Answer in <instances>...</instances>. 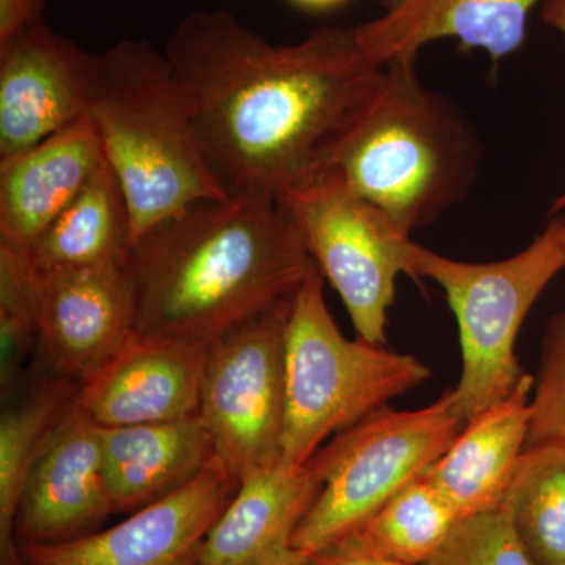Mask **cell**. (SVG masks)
Wrapping results in <instances>:
<instances>
[{
	"mask_svg": "<svg viewBox=\"0 0 565 565\" xmlns=\"http://www.w3.org/2000/svg\"><path fill=\"white\" fill-rule=\"evenodd\" d=\"M228 195L286 192L332 169L341 141L384 84L353 28L274 44L226 10H196L163 50Z\"/></svg>",
	"mask_w": 565,
	"mask_h": 565,
	"instance_id": "obj_1",
	"label": "cell"
},
{
	"mask_svg": "<svg viewBox=\"0 0 565 565\" xmlns=\"http://www.w3.org/2000/svg\"><path fill=\"white\" fill-rule=\"evenodd\" d=\"M315 264L280 200L244 193L193 203L132 245L134 332L210 345L291 300Z\"/></svg>",
	"mask_w": 565,
	"mask_h": 565,
	"instance_id": "obj_2",
	"label": "cell"
},
{
	"mask_svg": "<svg viewBox=\"0 0 565 565\" xmlns=\"http://www.w3.org/2000/svg\"><path fill=\"white\" fill-rule=\"evenodd\" d=\"M88 117L125 193L134 243L193 203L228 199L172 66L150 41L121 40L102 54Z\"/></svg>",
	"mask_w": 565,
	"mask_h": 565,
	"instance_id": "obj_3",
	"label": "cell"
},
{
	"mask_svg": "<svg viewBox=\"0 0 565 565\" xmlns=\"http://www.w3.org/2000/svg\"><path fill=\"white\" fill-rule=\"evenodd\" d=\"M415 62L385 65L381 90L332 163L353 191L407 236L467 195L482 152L463 115L419 82Z\"/></svg>",
	"mask_w": 565,
	"mask_h": 565,
	"instance_id": "obj_4",
	"label": "cell"
},
{
	"mask_svg": "<svg viewBox=\"0 0 565 565\" xmlns=\"http://www.w3.org/2000/svg\"><path fill=\"white\" fill-rule=\"evenodd\" d=\"M323 275L313 266L294 296L286 327V408L281 459L305 463L330 437L388 407L430 377L414 355L356 338L334 322Z\"/></svg>",
	"mask_w": 565,
	"mask_h": 565,
	"instance_id": "obj_5",
	"label": "cell"
},
{
	"mask_svg": "<svg viewBox=\"0 0 565 565\" xmlns=\"http://www.w3.org/2000/svg\"><path fill=\"white\" fill-rule=\"evenodd\" d=\"M416 267L419 277L444 288L456 316L462 351L456 411L467 424L525 377L515 355L516 337L546 286L565 269L563 218L501 262H456L418 245Z\"/></svg>",
	"mask_w": 565,
	"mask_h": 565,
	"instance_id": "obj_6",
	"label": "cell"
},
{
	"mask_svg": "<svg viewBox=\"0 0 565 565\" xmlns=\"http://www.w3.org/2000/svg\"><path fill=\"white\" fill-rule=\"evenodd\" d=\"M463 426L455 390H449L427 407H386L334 435L329 475L294 534L292 548L311 556L355 533L394 494L422 478Z\"/></svg>",
	"mask_w": 565,
	"mask_h": 565,
	"instance_id": "obj_7",
	"label": "cell"
},
{
	"mask_svg": "<svg viewBox=\"0 0 565 565\" xmlns=\"http://www.w3.org/2000/svg\"><path fill=\"white\" fill-rule=\"evenodd\" d=\"M311 258L348 308L356 338L385 345L399 275L419 281L418 244L334 169L281 195Z\"/></svg>",
	"mask_w": 565,
	"mask_h": 565,
	"instance_id": "obj_8",
	"label": "cell"
},
{
	"mask_svg": "<svg viewBox=\"0 0 565 565\" xmlns=\"http://www.w3.org/2000/svg\"><path fill=\"white\" fill-rule=\"evenodd\" d=\"M292 300L253 316L207 345L200 415L215 459L234 478L281 459L286 327Z\"/></svg>",
	"mask_w": 565,
	"mask_h": 565,
	"instance_id": "obj_9",
	"label": "cell"
},
{
	"mask_svg": "<svg viewBox=\"0 0 565 565\" xmlns=\"http://www.w3.org/2000/svg\"><path fill=\"white\" fill-rule=\"evenodd\" d=\"M241 481L221 463L118 525L61 544L21 545L25 565H196Z\"/></svg>",
	"mask_w": 565,
	"mask_h": 565,
	"instance_id": "obj_10",
	"label": "cell"
},
{
	"mask_svg": "<svg viewBox=\"0 0 565 565\" xmlns=\"http://www.w3.org/2000/svg\"><path fill=\"white\" fill-rule=\"evenodd\" d=\"M32 299L36 345L57 377L82 384L132 337L136 307L128 264L32 266Z\"/></svg>",
	"mask_w": 565,
	"mask_h": 565,
	"instance_id": "obj_11",
	"label": "cell"
},
{
	"mask_svg": "<svg viewBox=\"0 0 565 565\" xmlns=\"http://www.w3.org/2000/svg\"><path fill=\"white\" fill-rule=\"evenodd\" d=\"M102 54L46 20L0 46V159L54 136L90 111Z\"/></svg>",
	"mask_w": 565,
	"mask_h": 565,
	"instance_id": "obj_12",
	"label": "cell"
},
{
	"mask_svg": "<svg viewBox=\"0 0 565 565\" xmlns=\"http://www.w3.org/2000/svg\"><path fill=\"white\" fill-rule=\"evenodd\" d=\"M207 345L132 333L79 384L76 407L102 427L166 423L200 414Z\"/></svg>",
	"mask_w": 565,
	"mask_h": 565,
	"instance_id": "obj_13",
	"label": "cell"
},
{
	"mask_svg": "<svg viewBox=\"0 0 565 565\" xmlns=\"http://www.w3.org/2000/svg\"><path fill=\"white\" fill-rule=\"evenodd\" d=\"M110 514L115 511L104 471L102 427L74 403L25 482L17 516L20 548L95 533Z\"/></svg>",
	"mask_w": 565,
	"mask_h": 565,
	"instance_id": "obj_14",
	"label": "cell"
},
{
	"mask_svg": "<svg viewBox=\"0 0 565 565\" xmlns=\"http://www.w3.org/2000/svg\"><path fill=\"white\" fill-rule=\"evenodd\" d=\"M330 463L332 448L327 441L305 463L278 459L247 471L204 541L196 565H267L288 556Z\"/></svg>",
	"mask_w": 565,
	"mask_h": 565,
	"instance_id": "obj_15",
	"label": "cell"
},
{
	"mask_svg": "<svg viewBox=\"0 0 565 565\" xmlns=\"http://www.w3.org/2000/svg\"><path fill=\"white\" fill-rule=\"evenodd\" d=\"M545 0H379L381 17L355 25L356 43L375 66L416 58L433 41L452 39L498 62L525 44L531 11Z\"/></svg>",
	"mask_w": 565,
	"mask_h": 565,
	"instance_id": "obj_16",
	"label": "cell"
},
{
	"mask_svg": "<svg viewBox=\"0 0 565 565\" xmlns=\"http://www.w3.org/2000/svg\"><path fill=\"white\" fill-rule=\"evenodd\" d=\"M106 163L92 118L0 159V244L31 247Z\"/></svg>",
	"mask_w": 565,
	"mask_h": 565,
	"instance_id": "obj_17",
	"label": "cell"
},
{
	"mask_svg": "<svg viewBox=\"0 0 565 565\" xmlns=\"http://www.w3.org/2000/svg\"><path fill=\"white\" fill-rule=\"evenodd\" d=\"M525 374L505 399L486 408L455 438L424 478L451 504L459 519L503 504L530 437V394Z\"/></svg>",
	"mask_w": 565,
	"mask_h": 565,
	"instance_id": "obj_18",
	"label": "cell"
},
{
	"mask_svg": "<svg viewBox=\"0 0 565 565\" xmlns=\"http://www.w3.org/2000/svg\"><path fill=\"white\" fill-rule=\"evenodd\" d=\"M102 444L115 512L154 503L217 463L210 427L200 414L174 422L102 427Z\"/></svg>",
	"mask_w": 565,
	"mask_h": 565,
	"instance_id": "obj_19",
	"label": "cell"
},
{
	"mask_svg": "<svg viewBox=\"0 0 565 565\" xmlns=\"http://www.w3.org/2000/svg\"><path fill=\"white\" fill-rule=\"evenodd\" d=\"M132 245L128 203L106 161L84 191L24 252L40 270L121 266L128 264Z\"/></svg>",
	"mask_w": 565,
	"mask_h": 565,
	"instance_id": "obj_20",
	"label": "cell"
},
{
	"mask_svg": "<svg viewBox=\"0 0 565 565\" xmlns=\"http://www.w3.org/2000/svg\"><path fill=\"white\" fill-rule=\"evenodd\" d=\"M79 384L51 374L20 403L7 405L0 422V565H25L17 537L22 492L33 465L76 403Z\"/></svg>",
	"mask_w": 565,
	"mask_h": 565,
	"instance_id": "obj_21",
	"label": "cell"
},
{
	"mask_svg": "<svg viewBox=\"0 0 565 565\" xmlns=\"http://www.w3.org/2000/svg\"><path fill=\"white\" fill-rule=\"evenodd\" d=\"M501 505L534 565H565L564 445H527Z\"/></svg>",
	"mask_w": 565,
	"mask_h": 565,
	"instance_id": "obj_22",
	"label": "cell"
},
{
	"mask_svg": "<svg viewBox=\"0 0 565 565\" xmlns=\"http://www.w3.org/2000/svg\"><path fill=\"white\" fill-rule=\"evenodd\" d=\"M451 504L424 476L386 501L353 535L404 565H422L459 522Z\"/></svg>",
	"mask_w": 565,
	"mask_h": 565,
	"instance_id": "obj_23",
	"label": "cell"
},
{
	"mask_svg": "<svg viewBox=\"0 0 565 565\" xmlns=\"http://www.w3.org/2000/svg\"><path fill=\"white\" fill-rule=\"evenodd\" d=\"M422 565H534L511 516L500 505L459 520L440 548Z\"/></svg>",
	"mask_w": 565,
	"mask_h": 565,
	"instance_id": "obj_24",
	"label": "cell"
},
{
	"mask_svg": "<svg viewBox=\"0 0 565 565\" xmlns=\"http://www.w3.org/2000/svg\"><path fill=\"white\" fill-rule=\"evenodd\" d=\"M565 446V311L546 327L534 397L530 401L527 445Z\"/></svg>",
	"mask_w": 565,
	"mask_h": 565,
	"instance_id": "obj_25",
	"label": "cell"
},
{
	"mask_svg": "<svg viewBox=\"0 0 565 565\" xmlns=\"http://www.w3.org/2000/svg\"><path fill=\"white\" fill-rule=\"evenodd\" d=\"M307 565H404L367 548L356 535H348L337 544L308 556Z\"/></svg>",
	"mask_w": 565,
	"mask_h": 565,
	"instance_id": "obj_26",
	"label": "cell"
},
{
	"mask_svg": "<svg viewBox=\"0 0 565 565\" xmlns=\"http://www.w3.org/2000/svg\"><path fill=\"white\" fill-rule=\"evenodd\" d=\"M46 0H0V46L44 20Z\"/></svg>",
	"mask_w": 565,
	"mask_h": 565,
	"instance_id": "obj_27",
	"label": "cell"
},
{
	"mask_svg": "<svg viewBox=\"0 0 565 565\" xmlns=\"http://www.w3.org/2000/svg\"><path fill=\"white\" fill-rule=\"evenodd\" d=\"M542 20L565 36V0H545L541 6ZM565 210V191L556 200L553 212Z\"/></svg>",
	"mask_w": 565,
	"mask_h": 565,
	"instance_id": "obj_28",
	"label": "cell"
},
{
	"mask_svg": "<svg viewBox=\"0 0 565 565\" xmlns=\"http://www.w3.org/2000/svg\"><path fill=\"white\" fill-rule=\"evenodd\" d=\"M294 6L300 7L303 10L310 11H327L338 9L343 6L348 0H289Z\"/></svg>",
	"mask_w": 565,
	"mask_h": 565,
	"instance_id": "obj_29",
	"label": "cell"
},
{
	"mask_svg": "<svg viewBox=\"0 0 565 565\" xmlns=\"http://www.w3.org/2000/svg\"><path fill=\"white\" fill-rule=\"evenodd\" d=\"M308 556L302 555V553L294 552L289 553L288 556L281 557V559L275 561V563H270L267 565H307Z\"/></svg>",
	"mask_w": 565,
	"mask_h": 565,
	"instance_id": "obj_30",
	"label": "cell"
},
{
	"mask_svg": "<svg viewBox=\"0 0 565 565\" xmlns=\"http://www.w3.org/2000/svg\"><path fill=\"white\" fill-rule=\"evenodd\" d=\"M563 236H564V241H565V218H563Z\"/></svg>",
	"mask_w": 565,
	"mask_h": 565,
	"instance_id": "obj_31",
	"label": "cell"
}]
</instances>
